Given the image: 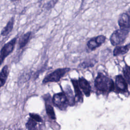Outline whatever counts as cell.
I'll return each mask as SVG.
<instances>
[{"label":"cell","mask_w":130,"mask_h":130,"mask_svg":"<svg viewBox=\"0 0 130 130\" xmlns=\"http://www.w3.org/2000/svg\"><path fill=\"white\" fill-rule=\"evenodd\" d=\"M94 86L95 88L102 92H109L114 88V83L112 79L99 73L95 79Z\"/></svg>","instance_id":"cell-1"},{"label":"cell","mask_w":130,"mask_h":130,"mask_svg":"<svg viewBox=\"0 0 130 130\" xmlns=\"http://www.w3.org/2000/svg\"><path fill=\"white\" fill-rule=\"evenodd\" d=\"M71 69L69 68H58L51 73L47 75L42 81L43 84L49 82H58L65 75L68 73Z\"/></svg>","instance_id":"cell-2"},{"label":"cell","mask_w":130,"mask_h":130,"mask_svg":"<svg viewBox=\"0 0 130 130\" xmlns=\"http://www.w3.org/2000/svg\"><path fill=\"white\" fill-rule=\"evenodd\" d=\"M129 30L120 28L115 30L111 35L110 41L113 46H116L123 43L127 38Z\"/></svg>","instance_id":"cell-3"},{"label":"cell","mask_w":130,"mask_h":130,"mask_svg":"<svg viewBox=\"0 0 130 130\" xmlns=\"http://www.w3.org/2000/svg\"><path fill=\"white\" fill-rule=\"evenodd\" d=\"M53 105L61 110L67 109L69 104V101L64 92H60L53 95L52 99Z\"/></svg>","instance_id":"cell-4"},{"label":"cell","mask_w":130,"mask_h":130,"mask_svg":"<svg viewBox=\"0 0 130 130\" xmlns=\"http://www.w3.org/2000/svg\"><path fill=\"white\" fill-rule=\"evenodd\" d=\"M17 38H14L6 43L0 50V66L7 57L14 50Z\"/></svg>","instance_id":"cell-5"},{"label":"cell","mask_w":130,"mask_h":130,"mask_svg":"<svg viewBox=\"0 0 130 130\" xmlns=\"http://www.w3.org/2000/svg\"><path fill=\"white\" fill-rule=\"evenodd\" d=\"M106 39V37L104 35H100L94 37L88 41L87 44V47L91 50H94L103 44L105 42Z\"/></svg>","instance_id":"cell-6"},{"label":"cell","mask_w":130,"mask_h":130,"mask_svg":"<svg viewBox=\"0 0 130 130\" xmlns=\"http://www.w3.org/2000/svg\"><path fill=\"white\" fill-rule=\"evenodd\" d=\"M43 98L45 100V108H46V112L48 116V117L52 119L55 120L56 119V115L53 109V106H52L50 101V95L49 94H45L44 95Z\"/></svg>","instance_id":"cell-7"},{"label":"cell","mask_w":130,"mask_h":130,"mask_svg":"<svg viewBox=\"0 0 130 130\" xmlns=\"http://www.w3.org/2000/svg\"><path fill=\"white\" fill-rule=\"evenodd\" d=\"M118 23L121 28L130 29V15L127 13L121 14L118 19Z\"/></svg>","instance_id":"cell-8"},{"label":"cell","mask_w":130,"mask_h":130,"mask_svg":"<svg viewBox=\"0 0 130 130\" xmlns=\"http://www.w3.org/2000/svg\"><path fill=\"white\" fill-rule=\"evenodd\" d=\"M78 83L80 89L86 96H89L90 95L91 86L89 83L85 78L81 77L78 79Z\"/></svg>","instance_id":"cell-9"},{"label":"cell","mask_w":130,"mask_h":130,"mask_svg":"<svg viewBox=\"0 0 130 130\" xmlns=\"http://www.w3.org/2000/svg\"><path fill=\"white\" fill-rule=\"evenodd\" d=\"M115 85L119 91L126 92L127 90V84L126 81L121 75H117L116 77Z\"/></svg>","instance_id":"cell-10"},{"label":"cell","mask_w":130,"mask_h":130,"mask_svg":"<svg viewBox=\"0 0 130 130\" xmlns=\"http://www.w3.org/2000/svg\"><path fill=\"white\" fill-rule=\"evenodd\" d=\"M71 82L73 84L74 91L75 92V101L76 100L77 101L82 102L83 99V95L82 93V91L80 90V88L79 85L78 80L76 79H71Z\"/></svg>","instance_id":"cell-11"},{"label":"cell","mask_w":130,"mask_h":130,"mask_svg":"<svg viewBox=\"0 0 130 130\" xmlns=\"http://www.w3.org/2000/svg\"><path fill=\"white\" fill-rule=\"evenodd\" d=\"M14 22H15V17L14 16H12L9 20L6 26L2 30L1 32V35L3 37H5L8 35H9V33L13 29Z\"/></svg>","instance_id":"cell-12"},{"label":"cell","mask_w":130,"mask_h":130,"mask_svg":"<svg viewBox=\"0 0 130 130\" xmlns=\"http://www.w3.org/2000/svg\"><path fill=\"white\" fill-rule=\"evenodd\" d=\"M9 74V69L7 65H5L0 72V88L5 84Z\"/></svg>","instance_id":"cell-13"},{"label":"cell","mask_w":130,"mask_h":130,"mask_svg":"<svg viewBox=\"0 0 130 130\" xmlns=\"http://www.w3.org/2000/svg\"><path fill=\"white\" fill-rule=\"evenodd\" d=\"M31 32L28 31L20 37L18 41L19 46L20 49L24 48L27 44L31 38Z\"/></svg>","instance_id":"cell-14"},{"label":"cell","mask_w":130,"mask_h":130,"mask_svg":"<svg viewBox=\"0 0 130 130\" xmlns=\"http://www.w3.org/2000/svg\"><path fill=\"white\" fill-rule=\"evenodd\" d=\"M130 49V43L125 46H117L115 48L113 51V55L117 56L120 54H124L126 53Z\"/></svg>","instance_id":"cell-15"},{"label":"cell","mask_w":130,"mask_h":130,"mask_svg":"<svg viewBox=\"0 0 130 130\" xmlns=\"http://www.w3.org/2000/svg\"><path fill=\"white\" fill-rule=\"evenodd\" d=\"M64 92L66 93V95L67 96V98L68 99L69 106H73V105H74V104L75 103V102H76L75 98L74 96L72 90L71 89V88L69 86V85H68L66 86Z\"/></svg>","instance_id":"cell-16"},{"label":"cell","mask_w":130,"mask_h":130,"mask_svg":"<svg viewBox=\"0 0 130 130\" xmlns=\"http://www.w3.org/2000/svg\"><path fill=\"white\" fill-rule=\"evenodd\" d=\"M39 123L34 118L30 117L25 124V126L27 129H38L39 128L38 127Z\"/></svg>","instance_id":"cell-17"},{"label":"cell","mask_w":130,"mask_h":130,"mask_svg":"<svg viewBox=\"0 0 130 130\" xmlns=\"http://www.w3.org/2000/svg\"><path fill=\"white\" fill-rule=\"evenodd\" d=\"M58 1L59 0H50L44 5L43 7L46 10L49 11L54 7V6L57 4Z\"/></svg>","instance_id":"cell-18"},{"label":"cell","mask_w":130,"mask_h":130,"mask_svg":"<svg viewBox=\"0 0 130 130\" xmlns=\"http://www.w3.org/2000/svg\"><path fill=\"white\" fill-rule=\"evenodd\" d=\"M97 62L95 60H89L88 61H85L79 65V67L81 68H87L94 66V64Z\"/></svg>","instance_id":"cell-19"},{"label":"cell","mask_w":130,"mask_h":130,"mask_svg":"<svg viewBox=\"0 0 130 130\" xmlns=\"http://www.w3.org/2000/svg\"><path fill=\"white\" fill-rule=\"evenodd\" d=\"M123 73L125 80L130 84V70L129 66L126 64L125 66L123 69Z\"/></svg>","instance_id":"cell-20"},{"label":"cell","mask_w":130,"mask_h":130,"mask_svg":"<svg viewBox=\"0 0 130 130\" xmlns=\"http://www.w3.org/2000/svg\"><path fill=\"white\" fill-rule=\"evenodd\" d=\"M29 117L34 118L35 120H36L37 121H38L39 123H42L43 122V119L42 117L36 113H30L29 114Z\"/></svg>","instance_id":"cell-21"},{"label":"cell","mask_w":130,"mask_h":130,"mask_svg":"<svg viewBox=\"0 0 130 130\" xmlns=\"http://www.w3.org/2000/svg\"><path fill=\"white\" fill-rule=\"evenodd\" d=\"M127 13H128L129 15H130V8L127 10Z\"/></svg>","instance_id":"cell-22"},{"label":"cell","mask_w":130,"mask_h":130,"mask_svg":"<svg viewBox=\"0 0 130 130\" xmlns=\"http://www.w3.org/2000/svg\"><path fill=\"white\" fill-rule=\"evenodd\" d=\"M18 1H20V0H11V2H14Z\"/></svg>","instance_id":"cell-23"},{"label":"cell","mask_w":130,"mask_h":130,"mask_svg":"<svg viewBox=\"0 0 130 130\" xmlns=\"http://www.w3.org/2000/svg\"><path fill=\"white\" fill-rule=\"evenodd\" d=\"M129 70H130V67L129 66Z\"/></svg>","instance_id":"cell-24"}]
</instances>
